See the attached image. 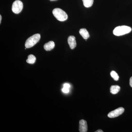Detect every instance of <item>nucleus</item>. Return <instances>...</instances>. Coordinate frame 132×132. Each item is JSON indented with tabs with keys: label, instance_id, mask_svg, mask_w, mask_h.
Returning a JSON list of instances; mask_svg holds the SVG:
<instances>
[{
	"label": "nucleus",
	"instance_id": "ddd939ff",
	"mask_svg": "<svg viewBox=\"0 0 132 132\" xmlns=\"http://www.w3.org/2000/svg\"><path fill=\"white\" fill-rule=\"evenodd\" d=\"M111 77L113 78V79L115 81H118L119 79V76L118 73L114 71H112L111 72Z\"/></svg>",
	"mask_w": 132,
	"mask_h": 132
},
{
	"label": "nucleus",
	"instance_id": "4468645a",
	"mask_svg": "<svg viewBox=\"0 0 132 132\" xmlns=\"http://www.w3.org/2000/svg\"><path fill=\"white\" fill-rule=\"evenodd\" d=\"M69 88H67L66 87H63V88H62V92H63V93H68L69 92Z\"/></svg>",
	"mask_w": 132,
	"mask_h": 132
},
{
	"label": "nucleus",
	"instance_id": "20e7f679",
	"mask_svg": "<svg viewBox=\"0 0 132 132\" xmlns=\"http://www.w3.org/2000/svg\"><path fill=\"white\" fill-rule=\"evenodd\" d=\"M23 7V5L22 2L19 0H16L15 1L12 5V12L16 14H19L21 12Z\"/></svg>",
	"mask_w": 132,
	"mask_h": 132
},
{
	"label": "nucleus",
	"instance_id": "dca6fc26",
	"mask_svg": "<svg viewBox=\"0 0 132 132\" xmlns=\"http://www.w3.org/2000/svg\"><path fill=\"white\" fill-rule=\"evenodd\" d=\"M130 86L132 87V77L130 78Z\"/></svg>",
	"mask_w": 132,
	"mask_h": 132
},
{
	"label": "nucleus",
	"instance_id": "9b49d317",
	"mask_svg": "<svg viewBox=\"0 0 132 132\" xmlns=\"http://www.w3.org/2000/svg\"><path fill=\"white\" fill-rule=\"evenodd\" d=\"M28 59L27 60V62L29 64H34L35 63L36 58L32 54H30L28 56Z\"/></svg>",
	"mask_w": 132,
	"mask_h": 132
},
{
	"label": "nucleus",
	"instance_id": "f257e3e1",
	"mask_svg": "<svg viewBox=\"0 0 132 132\" xmlns=\"http://www.w3.org/2000/svg\"><path fill=\"white\" fill-rule=\"evenodd\" d=\"M132 29L130 27L123 26L116 27L113 31V34L116 36H120L130 32Z\"/></svg>",
	"mask_w": 132,
	"mask_h": 132
},
{
	"label": "nucleus",
	"instance_id": "7ed1b4c3",
	"mask_svg": "<svg viewBox=\"0 0 132 132\" xmlns=\"http://www.w3.org/2000/svg\"><path fill=\"white\" fill-rule=\"evenodd\" d=\"M40 35L39 34H36L29 37L26 40L25 47L26 48H30L35 46L40 39Z\"/></svg>",
	"mask_w": 132,
	"mask_h": 132
},
{
	"label": "nucleus",
	"instance_id": "6ab92c4d",
	"mask_svg": "<svg viewBox=\"0 0 132 132\" xmlns=\"http://www.w3.org/2000/svg\"><path fill=\"white\" fill-rule=\"evenodd\" d=\"M50 1H56V0H50Z\"/></svg>",
	"mask_w": 132,
	"mask_h": 132
},
{
	"label": "nucleus",
	"instance_id": "f3484780",
	"mask_svg": "<svg viewBox=\"0 0 132 132\" xmlns=\"http://www.w3.org/2000/svg\"><path fill=\"white\" fill-rule=\"evenodd\" d=\"M95 132H103V131L101 130H98L97 131H95Z\"/></svg>",
	"mask_w": 132,
	"mask_h": 132
},
{
	"label": "nucleus",
	"instance_id": "2eb2a0df",
	"mask_svg": "<svg viewBox=\"0 0 132 132\" xmlns=\"http://www.w3.org/2000/svg\"><path fill=\"white\" fill-rule=\"evenodd\" d=\"M63 86H64V87L68 88H70V87H71V86H70V85H69V84L67 83H65L64 85H63Z\"/></svg>",
	"mask_w": 132,
	"mask_h": 132
},
{
	"label": "nucleus",
	"instance_id": "f8f14e48",
	"mask_svg": "<svg viewBox=\"0 0 132 132\" xmlns=\"http://www.w3.org/2000/svg\"><path fill=\"white\" fill-rule=\"evenodd\" d=\"M83 5L86 7H90L93 4L94 0H82Z\"/></svg>",
	"mask_w": 132,
	"mask_h": 132
},
{
	"label": "nucleus",
	"instance_id": "a211bd4d",
	"mask_svg": "<svg viewBox=\"0 0 132 132\" xmlns=\"http://www.w3.org/2000/svg\"><path fill=\"white\" fill-rule=\"evenodd\" d=\"M2 19V17L1 15H0V23H1V20Z\"/></svg>",
	"mask_w": 132,
	"mask_h": 132
},
{
	"label": "nucleus",
	"instance_id": "39448f33",
	"mask_svg": "<svg viewBox=\"0 0 132 132\" xmlns=\"http://www.w3.org/2000/svg\"><path fill=\"white\" fill-rule=\"evenodd\" d=\"M125 109L123 107L119 108L117 109L111 111L108 114L109 118H113L119 116L124 113Z\"/></svg>",
	"mask_w": 132,
	"mask_h": 132
},
{
	"label": "nucleus",
	"instance_id": "9d476101",
	"mask_svg": "<svg viewBox=\"0 0 132 132\" xmlns=\"http://www.w3.org/2000/svg\"><path fill=\"white\" fill-rule=\"evenodd\" d=\"M120 88L118 85L112 86L110 88V92L113 94H116L118 93L120 90Z\"/></svg>",
	"mask_w": 132,
	"mask_h": 132
},
{
	"label": "nucleus",
	"instance_id": "0eeeda50",
	"mask_svg": "<svg viewBox=\"0 0 132 132\" xmlns=\"http://www.w3.org/2000/svg\"><path fill=\"white\" fill-rule=\"evenodd\" d=\"M68 42L71 49H73L76 46L75 37L73 36H70L68 39Z\"/></svg>",
	"mask_w": 132,
	"mask_h": 132
},
{
	"label": "nucleus",
	"instance_id": "f03ea898",
	"mask_svg": "<svg viewBox=\"0 0 132 132\" xmlns=\"http://www.w3.org/2000/svg\"><path fill=\"white\" fill-rule=\"evenodd\" d=\"M53 14L54 16L59 21H65L68 18L66 12L60 8L54 9L53 10Z\"/></svg>",
	"mask_w": 132,
	"mask_h": 132
},
{
	"label": "nucleus",
	"instance_id": "423d86ee",
	"mask_svg": "<svg viewBox=\"0 0 132 132\" xmlns=\"http://www.w3.org/2000/svg\"><path fill=\"white\" fill-rule=\"evenodd\" d=\"M79 130L80 132L87 131V121L84 120H81L79 124Z\"/></svg>",
	"mask_w": 132,
	"mask_h": 132
},
{
	"label": "nucleus",
	"instance_id": "6e6552de",
	"mask_svg": "<svg viewBox=\"0 0 132 132\" xmlns=\"http://www.w3.org/2000/svg\"><path fill=\"white\" fill-rule=\"evenodd\" d=\"M55 43L53 41H50L46 43L44 46V48L47 51H50L54 48Z\"/></svg>",
	"mask_w": 132,
	"mask_h": 132
},
{
	"label": "nucleus",
	"instance_id": "1a4fd4ad",
	"mask_svg": "<svg viewBox=\"0 0 132 132\" xmlns=\"http://www.w3.org/2000/svg\"><path fill=\"white\" fill-rule=\"evenodd\" d=\"M79 34L83 39L87 40L90 37V35L87 29L85 28L81 29L79 31Z\"/></svg>",
	"mask_w": 132,
	"mask_h": 132
}]
</instances>
